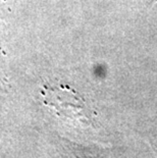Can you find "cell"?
<instances>
[{
    "instance_id": "cell-1",
    "label": "cell",
    "mask_w": 157,
    "mask_h": 158,
    "mask_svg": "<svg viewBox=\"0 0 157 158\" xmlns=\"http://www.w3.org/2000/svg\"><path fill=\"white\" fill-rule=\"evenodd\" d=\"M42 95L44 103L61 119L83 127H94L96 113L75 90L62 85H45Z\"/></svg>"
},
{
    "instance_id": "cell-2",
    "label": "cell",
    "mask_w": 157,
    "mask_h": 158,
    "mask_svg": "<svg viewBox=\"0 0 157 158\" xmlns=\"http://www.w3.org/2000/svg\"><path fill=\"white\" fill-rule=\"evenodd\" d=\"M154 1H157V0H154Z\"/></svg>"
}]
</instances>
